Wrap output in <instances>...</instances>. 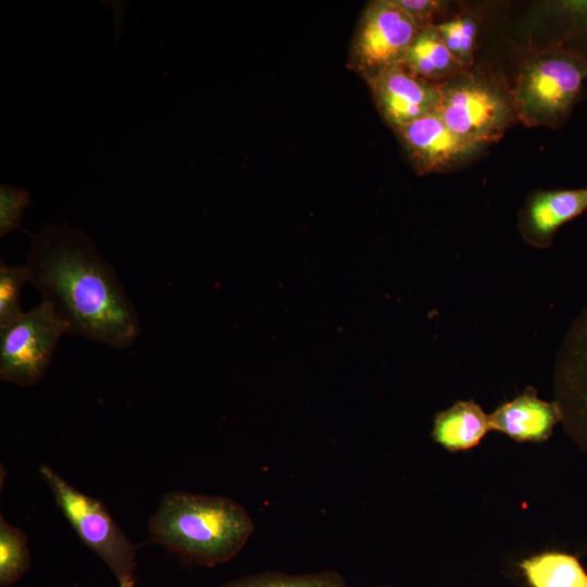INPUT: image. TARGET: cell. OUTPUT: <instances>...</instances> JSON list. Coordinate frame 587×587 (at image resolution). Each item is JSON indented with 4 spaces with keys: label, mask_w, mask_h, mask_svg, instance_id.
Wrapping results in <instances>:
<instances>
[{
    "label": "cell",
    "mask_w": 587,
    "mask_h": 587,
    "mask_svg": "<svg viewBox=\"0 0 587 587\" xmlns=\"http://www.w3.org/2000/svg\"><path fill=\"white\" fill-rule=\"evenodd\" d=\"M26 282H29V274L25 264H8L0 259V329L13 324L24 313L20 295Z\"/></svg>",
    "instance_id": "19"
},
{
    "label": "cell",
    "mask_w": 587,
    "mask_h": 587,
    "mask_svg": "<svg viewBox=\"0 0 587 587\" xmlns=\"http://www.w3.org/2000/svg\"><path fill=\"white\" fill-rule=\"evenodd\" d=\"M395 133L420 174L451 171L474 159L486 148L452 132L437 112Z\"/></svg>",
    "instance_id": "9"
},
{
    "label": "cell",
    "mask_w": 587,
    "mask_h": 587,
    "mask_svg": "<svg viewBox=\"0 0 587 587\" xmlns=\"http://www.w3.org/2000/svg\"><path fill=\"white\" fill-rule=\"evenodd\" d=\"M587 210V187L536 190L519 213V230L529 246L548 249L558 230Z\"/></svg>",
    "instance_id": "11"
},
{
    "label": "cell",
    "mask_w": 587,
    "mask_h": 587,
    "mask_svg": "<svg viewBox=\"0 0 587 587\" xmlns=\"http://www.w3.org/2000/svg\"><path fill=\"white\" fill-rule=\"evenodd\" d=\"M419 25L435 24L436 16L442 14L447 2L439 0H396Z\"/></svg>",
    "instance_id": "22"
},
{
    "label": "cell",
    "mask_w": 587,
    "mask_h": 587,
    "mask_svg": "<svg viewBox=\"0 0 587 587\" xmlns=\"http://www.w3.org/2000/svg\"><path fill=\"white\" fill-rule=\"evenodd\" d=\"M437 113L459 136L487 147L502 138L516 118L511 89L479 71H465L440 84Z\"/></svg>",
    "instance_id": "4"
},
{
    "label": "cell",
    "mask_w": 587,
    "mask_h": 587,
    "mask_svg": "<svg viewBox=\"0 0 587 587\" xmlns=\"http://www.w3.org/2000/svg\"><path fill=\"white\" fill-rule=\"evenodd\" d=\"M366 587H391V586L380 585V586H366Z\"/></svg>",
    "instance_id": "24"
},
{
    "label": "cell",
    "mask_w": 587,
    "mask_h": 587,
    "mask_svg": "<svg viewBox=\"0 0 587 587\" xmlns=\"http://www.w3.org/2000/svg\"><path fill=\"white\" fill-rule=\"evenodd\" d=\"M529 587H587L579 559L561 551H545L519 564Z\"/></svg>",
    "instance_id": "15"
},
{
    "label": "cell",
    "mask_w": 587,
    "mask_h": 587,
    "mask_svg": "<svg viewBox=\"0 0 587 587\" xmlns=\"http://www.w3.org/2000/svg\"><path fill=\"white\" fill-rule=\"evenodd\" d=\"M30 203L28 190L9 185L0 186V237L16 229L25 230L21 225V220ZM25 232L29 235L27 230Z\"/></svg>",
    "instance_id": "20"
},
{
    "label": "cell",
    "mask_w": 587,
    "mask_h": 587,
    "mask_svg": "<svg viewBox=\"0 0 587 587\" xmlns=\"http://www.w3.org/2000/svg\"><path fill=\"white\" fill-rule=\"evenodd\" d=\"M220 587H349L335 571L291 575L282 572H263L241 576Z\"/></svg>",
    "instance_id": "18"
},
{
    "label": "cell",
    "mask_w": 587,
    "mask_h": 587,
    "mask_svg": "<svg viewBox=\"0 0 587 587\" xmlns=\"http://www.w3.org/2000/svg\"><path fill=\"white\" fill-rule=\"evenodd\" d=\"M587 83V62L552 43L520 65L511 89L516 118L527 127L559 128L570 118Z\"/></svg>",
    "instance_id": "3"
},
{
    "label": "cell",
    "mask_w": 587,
    "mask_h": 587,
    "mask_svg": "<svg viewBox=\"0 0 587 587\" xmlns=\"http://www.w3.org/2000/svg\"><path fill=\"white\" fill-rule=\"evenodd\" d=\"M39 473L82 541L113 572L117 582L134 580L137 546L121 530L103 503L63 479L49 465Z\"/></svg>",
    "instance_id": "5"
},
{
    "label": "cell",
    "mask_w": 587,
    "mask_h": 587,
    "mask_svg": "<svg viewBox=\"0 0 587 587\" xmlns=\"http://www.w3.org/2000/svg\"><path fill=\"white\" fill-rule=\"evenodd\" d=\"M29 236V282L68 334L115 349L130 347L140 333L137 310L92 239L68 223L45 225Z\"/></svg>",
    "instance_id": "1"
},
{
    "label": "cell",
    "mask_w": 587,
    "mask_h": 587,
    "mask_svg": "<svg viewBox=\"0 0 587 587\" xmlns=\"http://www.w3.org/2000/svg\"><path fill=\"white\" fill-rule=\"evenodd\" d=\"M557 13L563 29V40L559 43L569 47L587 41V1L561 2Z\"/></svg>",
    "instance_id": "21"
},
{
    "label": "cell",
    "mask_w": 587,
    "mask_h": 587,
    "mask_svg": "<svg viewBox=\"0 0 587 587\" xmlns=\"http://www.w3.org/2000/svg\"><path fill=\"white\" fill-rule=\"evenodd\" d=\"M488 415L491 430L519 442H544L552 435L554 426L562 423L559 404L540 399L534 387H527Z\"/></svg>",
    "instance_id": "12"
},
{
    "label": "cell",
    "mask_w": 587,
    "mask_h": 587,
    "mask_svg": "<svg viewBox=\"0 0 587 587\" xmlns=\"http://www.w3.org/2000/svg\"><path fill=\"white\" fill-rule=\"evenodd\" d=\"M402 64L415 75L439 85L467 71L448 50L435 24L419 29Z\"/></svg>",
    "instance_id": "14"
},
{
    "label": "cell",
    "mask_w": 587,
    "mask_h": 587,
    "mask_svg": "<svg viewBox=\"0 0 587 587\" xmlns=\"http://www.w3.org/2000/svg\"><path fill=\"white\" fill-rule=\"evenodd\" d=\"M421 27L396 0L369 2L352 38L348 65L366 82L402 64Z\"/></svg>",
    "instance_id": "6"
},
{
    "label": "cell",
    "mask_w": 587,
    "mask_h": 587,
    "mask_svg": "<svg viewBox=\"0 0 587 587\" xmlns=\"http://www.w3.org/2000/svg\"><path fill=\"white\" fill-rule=\"evenodd\" d=\"M135 580L120 582L118 587H134Z\"/></svg>",
    "instance_id": "23"
},
{
    "label": "cell",
    "mask_w": 587,
    "mask_h": 587,
    "mask_svg": "<svg viewBox=\"0 0 587 587\" xmlns=\"http://www.w3.org/2000/svg\"><path fill=\"white\" fill-rule=\"evenodd\" d=\"M553 383L563 428L587 455V303L559 348Z\"/></svg>",
    "instance_id": "8"
},
{
    "label": "cell",
    "mask_w": 587,
    "mask_h": 587,
    "mask_svg": "<svg viewBox=\"0 0 587 587\" xmlns=\"http://www.w3.org/2000/svg\"><path fill=\"white\" fill-rule=\"evenodd\" d=\"M254 529L246 509L230 498L172 491L149 520V541L212 567L237 555Z\"/></svg>",
    "instance_id": "2"
},
{
    "label": "cell",
    "mask_w": 587,
    "mask_h": 587,
    "mask_svg": "<svg viewBox=\"0 0 587 587\" xmlns=\"http://www.w3.org/2000/svg\"><path fill=\"white\" fill-rule=\"evenodd\" d=\"M478 23L477 17L470 12L458 13L441 23H435L448 50L467 71L474 64Z\"/></svg>",
    "instance_id": "17"
},
{
    "label": "cell",
    "mask_w": 587,
    "mask_h": 587,
    "mask_svg": "<svg viewBox=\"0 0 587 587\" xmlns=\"http://www.w3.org/2000/svg\"><path fill=\"white\" fill-rule=\"evenodd\" d=\"M66 324L41 301L18 320L0 329V379L32 386L47 371Z\"/></svg>",
    "instance_id": "7"
},
{
    "label": "cell",
    "mask_w": 587,
    "mask_h": 587,
    "mask_svg": "<svg viewBox=\"0 0 587 587\" xmlns=\"http://www.w3.org/2000/svg\"><path fill=\"white\" fill-rule=\"evenodd\" d=\"M366 83L379 114L395 132L438 111L440 85L415 75L403 64L390 67Z\"/></svg>",
    "instance_id": "10"
},
{
    "label": "cell",
    "mask_w": 587,
    "mask_h": 587,
    "mask_svg": "<svg viewBox=\"0 0 587 587\" xmlns=\"http://www.w3.org/2000/svg\"><path fill=\"white\" fill-rule=\"evenodd\" d=\"M489 430V415L480 405L461 400L436 413L432 437L446 450L457 452L476 447Z\"/></svg>",
    "instance_id": "13"
},
{
    "label": "cell",
    "mask_w": 587,
    "mask_h": 587,
    "mask_svg": "<svg viewBox=\"0 0 587 587\" xmlns=\"http://www.w3.org/2000/svg\"><path fill=\"white\" fill-rule=\"evenodd\" d=\"M30 567L25 533L0 515V587H10Z\"/></svg>",
    "instance_id": "16"
}]
</instances>
